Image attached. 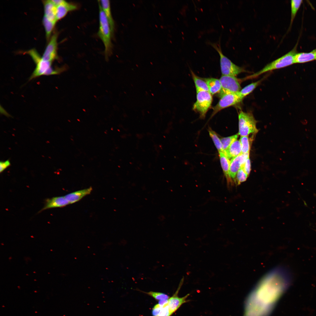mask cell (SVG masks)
<instances>
[{"label":"cell","instance_id":"obj_29","mask_svg":"<svg viewBox=\"0 0 316 316\" xmlns=\"http://www.w3.org/2000/svg\"><path fill=\"white\" fill-rule=\"evenodd\" d=\"M248 176L243 169L241 168L236 174L234 183L237 185H239L246 180Z\"/></svg>","mask_w":316,"mask_h":316},{"label":"cell","instance_id":"obj_13","mask_svg":"<svg viewBox=\"0 0 316 316\" xmlns=\"http://www.w3.org/2000/svg\"><path fill=\"white\" fill-rule=\"evenodd\" d=\"M77 8L76 5L64 0L61 4L56 6L57 21L64 18L68 12L75 10Z\"/></svg>","mask_w":316,"mask_h":316},{"label":"cell","instance_id":"obj_21","mask_svg":"<svg viewBox=\"0 0 316 316\" xmlns=\"http://www.w3.org/2000/svg\"><path fill=\"white\" fill-rule=\"evenodd\" d=\"M204 79L207 83L209 91L212 95L219 93L221 88L219 79L212 78Z\"/></svg>","mask_w":316,"mask_h":316},{"label":"cell","instance_id":"obj_16","mask_svg":"<svg viewBox=\"0 0 316 316\" xmlns=\"http://www.w3.org/2000/svg\"><path fill=\"white\" fill-rule=\"evenodd\" d=\"M44 16L50 21L56 23V6L51 0L43 1Z\"/></svg>","mask_w":316,"mask_h":316},{"label":"cell","instance_id":"obj_36","mask_svg":"<svg viewBox=\"0 0 316 316\" xmlns=\"http://www.w3.org/2000/svg\"><path fill=\"white\" fill-rule=\"evenodd\" d=\"M168 301V300H160L159 301V304L162 306H163L164 305H166Z\"/></svg>","mask_w":316,"mask_h":316},{"label":"cell","instance_id":"obj_2","mask_svg":"<svg viewBox=\"0 0 316 316\" xmlns=\"http://www.w3.org/2000/svg\"><path fill=\"white\" fill-rule=\"evenodd\" d=\"M99 3V26L98 35L102 42L104 47V53L106 58L110 55L112 44L111 36L112 34L108 20Z\"/></svg>","mask_w":316,"mask_h":316},{"label":"cell","instance_id":"obj_34","mask_svg":"<svg viewBox=\"0 0 316 316\" xmlns=\"http://www.w3.org/2000/svg\"><path fill=\"white\" fill-rule=\"evenodd\" d=\"M11 163L9 160L4 161H1L0 162V172H3L5 169L10 166Z\"/></svg>","mask_w":316,"mask_h":316},{"label":"cell","instance_id":"obj_27","mask_svg":"<svg viewBox=\"0 0 316 316\" xmlns=\"http://www.w3.org/2000/svg\"><path fill=\"white\" fill-rule=\"evenodd\" d=\"M238 135V134H237L223 138L220 139L223 152L227 149L233 142L237 140Z\"/></svg>","mask_w":316,"mask_h":316},{"label":"cell","instance_id":"obj_3","mask_svg":"<svg viewBox=\"0 0 316 316\" xmlns=\"http://www.w3.org/2000/svg\"><path fill=\"white\" fill-rule=\"evenodd\" d=\"M209 44L218 52L220 56V63L222 75L236 76L246 72L242 67L238 66L224 55L221 50L220 40L218 42H210Z\"/></svg>","mask_w":316,"mask_h":316},{"label":"cell","instance_id":"obj_32","mask_svg":"<svg viewBox=\"0 0 316 316\" xmlns=\"http://www.w3.org/2000/svg\"><path fill=\"white\" fill-rule=\"evenodd\" d=\"M248 175L249 174L251 170V164L249 157L246 160L244 164H243L241 168Z\"/></svg>","mask_w":316,"mask_h":316},{"label":"cell","instance_id":"obj_17","mask_svg":"<svg viewBox=\"0 0 316 316\" xmlns=\"http://www.w3.org/2000/svg\"><path fill=\"white\" fill-rule=\"evenodd\" d=\"M176 293L168 299L167 305L169 310L172 314L176 311L183 304L187 301L186 299L189 294L182 297H179Z\"/></svg>","mask_w":316,"mask_h":316},{"label":"cell","instance_id":"obj_11","mask_svg":"<svg viewBox=\"0 0 316 316\" xmlns=\"http://www.w3.org/2000/svg\"><path fill=\"white\" fill-rule=\"evenodd\" d=\"M69 204L64 196L54 197L46 200L44 206L40 211L49 209L63 207Z\"/></svg>","mask_w":316,"mask_h":316},{"label":"cell","instance_id":"obj_22","mask_svg":"<svg viewBox=\"0 0 316 316\" xmlns=\"http://www.w3.org/2000/svg\"><path fill=\"white\" fill-rule=\"evenodd\" d=\"M191 73L196 91H205L209 92L207 83L205 79L199 77L192 71Z\"/></svg>","mask_w":316,"mask_h":316},{"label":"cell","instance_id":"obj_35","mask_svg":"<svg viewBox=\"0 0 316 316\" xmlns=\"http://www.w3.org/2000/svg\"><path fill=\"white\" fill-rule=\"evenodd\" d=\"M162 307L159 304L156 305L152 309V315L153 316H158Z\"/></svg>","mask_w":316,"mask_h":316},{"label":"cell","instance_id":"obj_1","mask_svg":"<svg viewBox=\"0 0 316 316\" xmlns=\"http://www.w3.org/2000/svg\"><path fill=\"white\" fill-rule=\"evenodd\" d=\"M288 274L281 267L272 269L262 277L250 294L248 300L255 307L269 312L274 303L288 286Z\"/></svg>","mask_w":316,"mask_h":316},{"label":"cell","instance_id":"obj_14","mask_svg":"<svg viewBox=\"0 0 316 316\" xmlns=\"http://www.w3.org/2000/svg\"><path fill=\"white\" fill-rule=\"evenodd\" d=\"M219 153L221 164L226 179L227 186L228 187L230 188L233 185L234 183L230 178L229 173L230 161L223 152Z\"/></svg>","mask_w":316,"mask_h":316},{"label":"cell","instance_id":"obj_15","mask_svg":"<svg viewBox=\"0 0 316 316\" xmlns=\"http://www.w3.org/2000/svg\"><path fill=\"white\" fill-rule=\"evenodd\" d=\"M92 190L90 187L68 194L64 197L70 204H73L80 200L83 197L90 193Z\"/></svg>","mask_w":316,"mask_h":316},{"label":"cell","instance_id":"obj_38","mask_svg":"<svg viewBox=\"0 0 316 316\" xmlns=\"http://www.w3.org/2000/svg\"><path fill=\"white\" fill-rule=\"evenodd\" d=\"M244 316H247L245 315Z\"/></svg>","mask_w":316,"mask_h":316},{"label":"cell","instance_id":"obj_24","mask_svg":"<svg viewBox=\"0 0 316 316\" xmlns=\"http://www.w3.org/2000/svg\"><path fill=\"white\" fill-rule=\"evenodd\" d=\"M42 21L45 30L47 40V41H48L51 37V33L56 23L50 21L44 16L43 18Z\"/></svg>","mask_w":316,"mask_h":316},{"label":"cell","instance_id":"obj_37","mask_svg":"<svg viewBox=\"0 0 316 316\" xmlns=\"http://www.w3.org/2000/svg\"><path fill=\"white\" fill-rule=\"evenodd\" d=\"M315 59H316V50H315Z\"/></svg>","mask_w":316,"mask_h":316},{"label":"cell","instance_id":"obj_33","mask_svg":"<svg viewBox=\"0 0 316 316\" xmlns=\"http://www.w3.org/2000/svg\"><path fill=\"white\" fill-rule=\"evenodd\" d=\"M171 314L167 303L163 306L158 316H170Z\"/></svg>","mask_w":316,"mask_h":316},{"label":"cell","instance_id":"obj_23","mask_svg":"<svg viewBox=\"0 0 316 316\" xmlns=\"http://www.w3.org/2000/svg\"><path fill=\"white\" fill-rule=\"evenodd\" d=\"M262 80H260L255 82L252 83L241 89L238 92L239 95L242 100L247 95L252 92L260 84Z\"/></svg>","mask_w":316,"mask_h":316},{"label":"cell","instance_id":"obj_18","mask_svg":"<svg viewBox=\"0 0 316 316\" xmlns=\"http://www.w3.org/2000/svg\"><path fill=\"white\" fill-rule=\"evenodd\" d=\"M223 152L229 159H232L242 153L241 146L240 140H236Z\"/></svg>","mask_w":316,"mask_h":316},{"label":"cell","instance_id":"obj_5","mask_svg":"<svg viewBox=\"0 0 316 316\" xmlns=\"http://www.w3.org/2000/svg\"><path fill=\"white\" fill-rule=\"evenodd\" d=\"M238 135L247 136L251 133H257V121L253 114L250 112L241 111L238 114Z\"/></svg>","mask_w":316,"mask_h":316},{"label":"cell","instance_id":"obj_12","mask_svg":"<svg viewBox=\"0 0 316 316\" xmlns=\"http://www.w3.org/2000/svg\"><path fill=\"white\" fill-rule=\"evenodd\" d=\"M52 62L44 60L42 58L36 63V66L29 80L36 78L42 75H44L49 69L51 67Z\"/></svg>","mask_w":316,"mask_h":316},{"label":"cell","instance_id":"obj_6","mask_svg":"<svg viewBox=\"0 0 316 316\" xmlns=\"http://www.w3.org/2000/svg\"><path fill=\"white\" fill-rule=\"evenodd\" d=\"M212 101V95L209 92L196 91V101L193 105V109L199 113L201 118H204L210 107Z\"/></svg>","mask_w":316,"mask_h":316},{"label":"cell","instance_id":"obj_30","mask_svg":"<svg viewBox=\"0 0 316 316\" xmlns=\"http://www.w3.org/2000/svg\"><path fill=\"white\" fill-rule=\"evenodd\" d=\"M157 300H168L169 297L167 295L162 293L150 291L145 292Z\"/></svg>","mask_w":316,"mask_h":316},{"label":"cell","instance_id":"obj_8","mask_svg":"<svg viewBox=\"0 0 316 316\" xmlns=\"http://www.w3.org/2000/svg\"><path fill=\"white\" fill-rule=\"evenodd\" d=\"M238 92L228 93L221 96L220 99L217 104L212 108L213 111L212 116L224 109L234 105L241 102L242 100L240 97Z\"/></svg>","mask_w":316,"mask_h":316},{"label":"cell","instance_id":"obj_19","mask_svg":"<svg viewBox=\"0 0 316 316\" xmlns=\"http://www.w3.org/2000/svg\"><path fill=\"white\" fill-rule=\"evenodd\" d=\"M98 2L109 21L112 35L114 30V23L111 15L110 1L103 0Z\"/></svg>","mask_w":316,"mask_h":316},{"label":"cell","instance_id":"obj_25","mask_svg":"<svg viewBox=\"0 0 316 316\" xmlns=\"http://www.w3.org/2000/svg\"><path fill=\"white\" fill-rule=\"evenodd\" d=\"M302 0H292L291 1V26L297 13L302 3Z\"/></svg>","mask_w":316,"mask_h":316},{"label":"cell","instance_id":"obj_26","mask_svg":"<svg viewBox=\"0 0 316 316\" xmlns=\"http://www.w3.org/2000/svg\"><path fill=\"white\" fill-rule=\"evenodd\" d=\"M209 135L212 138L219 152H223L221 140L216 133L210 129L209 130Z\"/></svg>","mask_w":316,"mask_h":316},{"label":"cell","instance_id":"obj_4","mask_svg":"<svg viewBox=\"0 0 316 316\" xmlns=\"http://www.w3.org/2000/svg\"><path fill=\"white\" fill-rule=\"evenodd\" d=\"M296 46L289 52L267 64L260 71L248 76L246 78H253L266 72L283 68L294 63V57L296 53Z\"/></svg>","mask_w":316,"mask_h":316},{"label":"cell","instance_id":"obj_28","mask_svg":"<svg viewBox=\"0 0 316 316\" xmlns=\"http://www.w3.org/2000/svg\"><path fill=\"white\" fill-rule=\"evenodd\" d=\"M239 140L241 145L242 153H249L250 145L248 136H242L241 137Z\"/></svg>","mask_w":316,"mask_h":316},{"label":"cell","instance_id":"obj_20","mask_svg":"<svg viewBox=\"0 0 316 316\" xmlns=\"http://www.w3.org/2000/svg\"><path fill=\"white\" fill-rule=\"evenodd\" d=\"M315 51L308 53H296L294 57V63H303L316 60Z\"/></svg>","mask_w":316,"mask_h":316},{"label":"cell","instance_id":"obj_7","mask_svg":"<svg viewBox=\"0 0 316 316\" xmlns=\"http://www.w3.org/2000/svg\"><path fill=\"white\" fill-rule=\"evenodd\" d=\"M219 80L221 87L219 93L220 97L228 93L238 92L241 90L240 80L235 76L222 75Z\"/></svg>","mask_w":316,"mask_h":316},{"label":"cell","instance_id":"obj_10","mask_svg":"<svg viewBox=\"0 0 316 316\" xmlns=\"http://www.w3.org/2000/svg\"><path fill=\"white\" fill-rule=\"evenodd\" d=\"M248 157L249 153H242L231 159L229 173L230 178L234 182L238 172Z\"/></svg>","mask_w":316,"mask_h":316},{"label":"cell","instance_id":"obj_31","mask_svg":"<svg viewBox=\"0 0 316 316\" xmlns=\"http://www.w3.org/2000/svg\"><path fill=\"white\" fill-rule=\"evenodd\" d=\"M25 54H28L32 58L35 64L39 62L42 58L37 51L32 49L25 52Z\"/></svg>","mask_w":316,"mask_h":316},{"label":"cell","instance_id":"obj_9","mask_svg":"<svg viewBox=\"0 0 316 316\" xmlns=\"http://www.w3.org/2000/svg\"><path fill=\"white\" fill-rule=\"evenodd\" d=\"M58 37V33L56 32L51 37L42 56L44 60L52 62L57 59Z\"/></svg>","mask_w":316,"mask_h":316}]
</instances>
